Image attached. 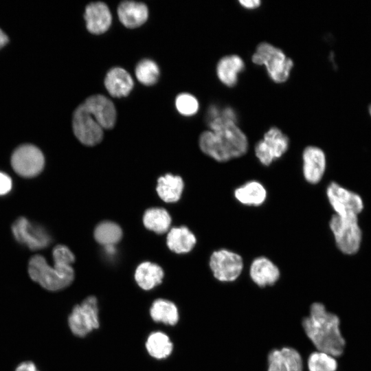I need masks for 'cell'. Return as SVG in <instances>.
<instances>
[{"label":"cell","instance_id":"17","mask_svg":"<svg viewBox=\"0 0 371 371\" xmlns=\"http://www.w3.org/2000/svg\"><path fill=\"white\" fill-rule=\"evenodd\" d=\"M133 80L129 73L119 67L111 69L106 74L104 86L115 98L127 96L133 88Z\"/></svg>","mask_w":371,"mask_h":371},{"label":"cell","instance_id":"9","mask_svg":"<svg viewBox=\"0 0 371 371\" xmlns=\"http://www.w3.org/2000/svg\"><path fill=\"white\" fill-rule=\"evenodd\" d=\"M12 233L15 240L31 250L47 247L52 238L44 227L30 221L25 217H19L12 225Z\"/></svg>","mask_w":371,"mask_h":371},{"label":"cell","instance_id":"6","mask_svg":"<svg viewBox=\"0 0 371 371\" xmlns=\"http://www.w3.org/2000/svg\"><path fill=\"white\" fill-rule=\"evenodd\" d=\"M330 228L340 251L346 254H353L359 250L361 231L357 216H341L335 214L330 221Z\"/></svg>","mask_w":371,"mask_h":371},{"label":"cell","instance_id":"25","mask_svg":"<svg viewBox=\"0 0 371 371\" xmlns=\"http://www.w3.org/2000/svg\"><path fill=\"white\" fill-rule=\"evenodd\" d=\"M183 181L179 176L170 174L159 178L157 186V192L159 197L167 203L177 201L182 194Z\"/></svg>","mask_w":371,"mask_h":371},{"label":"cell","instance_id":"3","mask_svg":"<svg viewBox=\"0 0 371 371\" xmlns=\"http://www.w3.org/2000/svg\"><path fill=\"white\" fill-rule=\"evenodd\" d=\"M28 273L32 280L52 291L66 288L74 278V271L71 265L54 264V267H51L41 255H35L30 258Z\"/></svg>","mask_w":371,"mask_h":371},{"label":"cell","instance_id":"10","mask_svg":"<svg viewBox=\"0 0 371 371\" xmlns=\"http://www.w3.org/2000/svg\"><path fill=\"white\" fill-rule=\"evenodd\" d=\"M289 138L277 127L270 128L255 146V154L264 166L280 159L289 148Z\"/></svg>","mask_w":371,"mask_h":371},{"label":"cell","instance_id":"35","mask_svg":"<svg viewBox=\"0 0 371 371\" xmlns=\"http://www.w3.org/2000/svg\"><path fill=\"white\" fill-rule=\"evenodd\" d=\"M16 371H38L34 363L26 361L21 363L16 369Z\"/></svg>","mask_w":371,"mask_h":371},{"label":"cell","instance_id":"23","mask_svg":"<svg viewBox=\"0 0 371 371\" xmlns=\"http://www.w3.org/2000/svg\"><path fill=\"white\" fill-rule=\"evenodd\" d=\"M145 348L150 357L157 360H162L171 355L174 346L166 333L156 330L148 335Z\"/></svg>","mask_w":371,"mask_h":371},{"label":"cell","instance_id":"4","mask_svg":"<svg viewBox=\"0 0 371 371\" xmlns=\"http://www.w3.org/2000/svg\"><path fill=\"white\" fill-rule=\"evenodd\" d=\"M252 62L264 65L270 78L276 82H285L293 66V60L286 57L282 49L270 43H260L252 56Z\"/></svg>","mask_w":371,"mask_h":371},{"label":"cell","instance_id":"26","mask_svg":"<svg viewBox=\"0 0 371 371\" xmlns=\"http://www.w3.org/2000/svg\"><path fill=\"white\" fill-rule=\"evenodd\" d=\"M338 366L336 357L315 350L308 355L305 361L306 371H337Z\"/></svg>","mask_w":371,"mask_h":371},{"label":"cell","instance_id":"33","mask_svg":"<svg viewBox=\"0 0 371 371\" xmlns=\"http://www.w3.org/2000/svg\"><path fill=\"white\" fill-rule=\"evenodd\" d=\"M54 264L71 265L75 260V257L70 249L62 245H57L52 252Z\"/></svg>","mask_w":371,"mask_h":371},{"label":"cell","instance_id":"27","mask_svg":"<svg viewBox=\"0 0 371 371\" xmlns=\"http://www.w3.org/2000/svg\"><path fill=\"white\" fill-rule=\"evenodd\" d=\"M207 121L210 131H214L228 124H236L237 115L235 111L229 106L219 108L212 105L207 111Z\"/></svg>","mask_w":371,"mask_h":371},{"label":"cell","instance_id":"18","mask_svg":"<svg viewBox=\"0 0 371 371\" xmlns=\"http://www.w3.org/2000/svg\"><path fill=\"white\" fill-rule=\"evenodd\" d=\"M120 22L128 28H136L144 24L148 17V10L143 3L124 1L117 8Z\"/></svg>","mask_w":371,"mask_h":371},{"label":"cell","instance_id":"13","mask_svg":"<svg viewBox=\"0 0 371 371\" xmlns=\"http://www.w3.org/2000/svg\"><path fill=\"white\" fill-rule=\"evenodd\" d=\"M249 276L256 286L265 289L275 286L280 279L281 273L278 267L270 259L260 256L254 259L250 264Z\"/></svg>","mask_w":371,"mask_h":371},{"label":"cell","instance_id":"19","mask_svg":"<svg viewBox=\"0 0 371 371\" xmlns=\"http://www.w3.org/2000/svg\"><path fill=\"white\" fill-rule=\"evenodd\" d=\"M265 186L257 181H249L238 187L234 192L235 199L247 206L258 207L264 203L267 199Z\"/></svg>","mask_w":371,"mask_h":371},{"label":"cell","instance_id":"36","mask_svg":"<svg viewBox=\"0 0 371 371\" xmlns=\"http://www.w3.org/2000/svg\"><path fill=\"white\" fill-rule=\"evenodd\" d=\"M239 3L243 7L249 9L257 8L260 5V1L259 0H240Z\"/></svg>","mask_w":371,"mask_h":371},{"label":"cell","instance_id":"7","mask_svg":"<svg viewBox=\"0 0 371 371\" xmlns=\"http://www.w3.org/2000/svg\"><path fill=\"white\" fill-rule=\"evenodd\" d=\"M209 266L216 280L222 284H230L240 277L244 262L238 254L227 249H220L212 254Z\"/></svg>","mask_w":371,"mask_h":371},{"label":"cell","instance_id":"8","mask_svg":"<svg viewBox=\"0 0 371 371\" xmlns=\"http://www.w3.org/2000/svg\"><path fill=\"white\" fill-rule=\"evenodd\" d=\"M45 158L42 151L31 144L18 146L11 156V165L16 173L23 177L37 176L43 169Z\"/></svg>","mask_w":371,"mask_h":371},{"label":"cell","instance_id":"28","mask_svg":"<svg viewBox=\"0 0 371 371\" xmlns=\"http://www.w3.org/2000/svg\"><path fill=\"white\" fill-rule=\"evenodd\" d=\"M143 221L147 229L157 234H163L169 229L171 218L163 208H150L144 213Z\"/></svg>","mask_w":371,"mask_h":371},{"label":"cell","instance_id":"5","mask_svg":"<svg viewBox=\"0 0 371 371\" xmlns=\"http://www.w3.org/2000/svg\"><path fill=\"white\" fill-rule=\"evenodd\" d=\"M68 325L71 333L79 337H84L100 326L98 301L95 296L86 297L72 309Z\"/></svg>","mask_w":371,"mask_h":371},{"label":"cell","instance_id":"20","mask_svg":"<svg viewBox=\"0 0 371 371\" xmlns=\"http://www.w3.org/2000/svg\"><path fill=\"white\" fill-rule=\"evenodd\" d=\"M149 314L153 322L168 326H175L179 320L177 306L173 302L164 298H158L153 302Z\"/></svg>","mask_w":371,"mask_h":371},{"label":"cell","instance_id":"34","mask_svg":"<svg viewBox=\"0 0 371 371\" xmlns=\"http://www.w3.org/2000/svg\"><path fill=\"white\" fill-rule=\"evenodd\" d=\"M12 187V181L10 177L6 173L0 171V196L8 194Z\"/></svg>","mask_w":371,"mask_h":371},{"label":"cell","instance_id":"2","mask_svg":"<svg viewBox=\"0 0 371 371\" xmlns=\"http://www.w3.org/2000/svg\"><path fill=\"white\" fill-rule=\"evenodd\" d=\"M199 142L201 150L218 162L240 157L248 149L247 138L236 124L204 131Z\"/></svg>","mask_w":371,"mask_h":371},{"label":"cell","instance_id":"22","mask_svg":"<svg viewBox=\"0 0 371 371\" xmlns=\"http://www.w3.org/2000/svg\"><path fill=\"white\" fill-rule=\"evenodd\" d=\"M164 273L157 265L150 262L141 263L135 272V280L143 290L150 291L163 280Z\"/></svg>","mask_w":371,"mask_h":371},{"label":"cell","instance_id":"12","mask_svg":"<svg viewBox=\"0 0 371 371\" xmlns=\"http://www.w3.org/2000/svg\"><path fill=\"white\" fill-rule=\"evenodd\" d=\"M326 194L335 214L338 216H357L363 210L361 198L357 194L348 190L335 182L328 185Z\"/></svg>","mask_w":371,"mask_h":371},{"label":"cell","instance_id":"37","mask_svg":"<svg viewBox=\"0 0 371 371\" xmlns=\"http://www.w3.org/2000/svg\"><path fill=\"white\" fill-rule=\"evenodd\" d=\"M9 43V37L0 28V49L4 47Z\"/></svg>","mask_w":371,"mask_h":371},{"label":"cell","instance_id":"29","mask_svg":"<svg viewBox=\"0 0 371 371\" xmlns=\"http://www.w3.org/2000/svg\"><path fill=\"white\" fill-rule=\"evenodd\" d=\"M122 236L120 227L111 221L100 223L94 231L95 239L106 247L114 246L120 240Z\"/></svg>","mask_w":371,"mask_h":371},{"label":"cell","instance_id":"21","mask_svg":"<svg viewBox=\"0 0 371 371\" xmlns=\"http://www.w3.org/2000/svg\"><path fill=\"white\" fill-rule=\"evenodd\" d=\"M245 68L243 59L238 55H229L223 57L216 67L218 78L227 87L234 86L238 80V74Z\"/></svg>","mask_w":371,"mask_h":371},{"label":"cell","instance_id":"15","mask_svg":"<svg viewBox=\"0 0 371 371\" xmlns=\"http://www.w3.org/2000/svg\"><path fill=\"white\" fill-rule=\"evenodd\" d=\"M326 156L319 147L309 146L302 153V172L305 180L311 184L319 183L325 172Z\"/></svg>","mask_w":371,"mask_h":371},{"label":"cell","instance_id":"38","mask_svg":"<svg viewBox=\"0 0 371 371\" xmlns=\"http://www.w3.org/2000/svg\"><path fill=\"white\" fill-rule=\"evenodd\" d=\"M369 113H370V115H371V105L369 106Z\"/></svg>","mask_w":371,"mask_h":371},{"label":"cell","instance_id":"1","mask_svg":"<svg viewBox=\"0 0 371 371\" xmlns=\"http://www.w3.org/2000/svg\"><path fill=\"white\" fill-rule=\"evenodd\" d=\"M302 327L315 350L336 358L344 352L346 339L341 333L340 317L322 302L311 304L308 315L302 320Z\"/></svg>","mask_w":371,"mask_h":371},{"label":"cell","instance_id":"16","mask_svg":"<svg viewBox=\"0 0 371 371\" xmlns=\"http://www.w3.org/2000/svg\"><path fill=\"white\" fill-rule=\"evenodd\" d=\"M84 19L87 30L93 34L106 32L112 22V15L109 7L101 1L88 4L85 8Z\"/></svg>","mask_w":371,"mask_h":371},{"label":"cell","instance_id":"30","mask_svg":"<svg viewBox=\"0 0 371 371\" xmlns=\"http://www.w3.org/2000/svg\"><path fill=\"white\" fill-rule=\"evenodd\" d=\"M135 73L139 82L146 86L155 84L160 74L159 68L157 63L148 58L143 59L138 63Z\"/></svg>","mask_w":371,"mask_h":371},{"label":"cell","instance_id":"11","mask_svg":"<svg viewBox=\"0 0 371 371\" xmlns=\"http://www.w3.org/2000/svg\"><path fill=\"white\" fill-rule=\"evenodd\" d=\"M72 128L76 138L86 146L98 144L103 138V128L83 103L80 104L73 113Z\"/></svg>","mask_w":371,"mask_h":371},{"label":"cell","instance_id":"32","mask_svg":"<svg viewBox=\"0 0 371 371\" xmlns=\"http://www.w3.org/2000/svg\"><path fill=\"white\" fill-rule=\"evenodd\" d=\"M267 371H289L280 348L271 350L267 357Z\"/></svg>","mask_w":371,"mask_h":371},{"label":"cell","instance_id":"31","mask_svg":"<svg viewBox=\"0 0 371 371\" xmlns=\"http://www.w3.org/2000/svg\"><path fill=\"white\" fill-rule=\"evenodd\" d=\"M175 106L180 114L191 116L197 113L199 104L197 99L193 95L182 93L177 96Z\"/></svg>","mask_w":371,"mask_h":371},{"label":"cell","instance_id":"24","mask_svg":"<svg viewBox=\"0 0 371 371\" xmlns=\"http://www.w3.org/2000/svg\"><path fill=\"white\" fill-rule=\"evenodd\" d=\"M196 239L193 233L186 227H175L167 236V245L170 250L177 254L190 251L194 247Z\"/></svg>","mask_w":371,"mask_h":371},{"label":"cell","instance_id":"14","mask_svg":"<svg viewBox=\"0 0 371 371\" xmlns=\"http://www.w3.org/2000/svg\"><path fill=\"white\" fill-rule=\"evenodd\" d=\"M84 105L102 128H112L116 122V109L113 102L102 94L92 95Z\"/></svg>","mask_w":371,"mask_h":371}]
</instances>
